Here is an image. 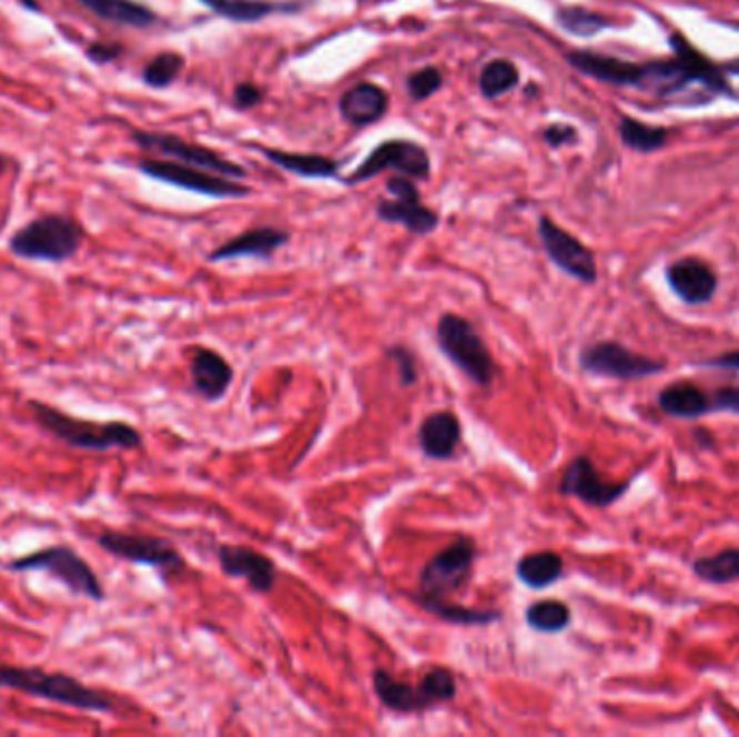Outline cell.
<instances>
[{"mask_svg": "<svg viewBox=\"0 0 739 737\" xmlns=\"http://www.w3.org/2000/svg\"><path fill=\"white\" fill-rule=\"evenodd\" d=\"M29 411L45 435L68 444L70 448L136 451L143 444L141 433L122 420H82L41 401H29Z\"/></svg>", "mask_w": 739, "mask_h": 737, "instance_id": "cell-1", "label": "cell"}, {"mask_svg": "<svg viewBox=\"0 0 739 737\" xmlns=\"http://www.w3.org/2000/svg\"><path fill=\"white\" fill-rule=\"evenodd\" d=\"M0 688L27 697L43 698L89 714H113L118 703L109 695L89 688L68 673H48L40 666L0 664Z\"/></svg>", "mask_w": 739, "mask_h": 737, "instance_id": "cell-2", "label": "cell"}, {"mask_svg": "<svg viewBox=\"0 0 739 737\" xmlns=\"http://www.w3.org/2000/svg\"><path fill=\"white\" fill-rule=\"evenodd\" d=\"M7 572L27 574V572H43L59 579L72 595H81L95 604L107 599V590L100 582L93 567L82 558L81 554L70 545H50L40 552L20 556L2 565Z\"/></svg>", "mask_w": 739, "mask_h": 737, "instance_id": "cell-3", "label": "cell"}, {"mask_svg": "<svg viewBox=\"0 0 739 737\" xmlns=\"http://www.w3.org/2000/svg\"><path fill=\"white\" fill-rule=\"evenodd\" d=\"M82 239L84 232L74 219L45 214L16 232L9 241V251L22 260L59 264L79 253Z\"/></svg>", "mask_w": 739, "mask_h": 737, "instance_id": "cell-4", "label": "cell"}, {"mask_svg": "<svg viewBox=\"0 0 739 737\" xmlns=\"http://www.w3.org/2000/svg\"><path fill=\"white\" fill-rule=\"evenodd\" d=\"M372 686L381 705L396 714L426 711L456 697V682L446 666L431 668L417 686H411L407 682L396 679L392 673L376 668L372 673Z\"/></svg>", "mask_w": 739, "mask_h": 737, "instance_id": "cell-5", "label": "cell"}, {"mask_svg": "<svg viewBox=\"0 0 739 737\" xmlns=\"http://www.w3.org/2000/svg\"><path fill=\"white\" fill-rule=\"evenodd\" d=\"M435 337H437V346L444 351V355L472 383H476L480 387L492 385L495 372H497L492 351L467 319H463L458 314H444L435 329Z\"/></svg>", "mask_w": 739, "mask_h": 737, "instance_id": "cell-6", "label": "cell"}, {"mask_svg": "<svg viewBox=\"0 0 739 737\" xmlns=\"http://www.w3.org/2000/svg\"><path fill=\"white\" fill-rule=\"evenodd\" d=\"M95 543L102 552L120 561L154 567L164 575L178 574L184 569L182 554L161 536L104 531L95 536Z\"/></svg>", "mask_w": 739, "mask_h": 737, "instance_id": "cell-7", "label": "cell"}, {"mask_svg": "<svg viewBox=\"0 0 739 737\" xmlns=\"http://www.w3.org/2000/svg\"><path fill=\"white\" fill-rule=\"evenodd\" d=\"M476 554V543L469 536H458L422 567L417 595L446 599L469 579Z\"/></svg>", "mask_w": 739, "mask_h": 737, "instance_id": "cell-8", "label": "cell"}, {"mask_svg": "<svg viewBox=\"0 0 739 737\" xmlns=\"http://www.w3.org/2000/svg\"><path fill=\"white\" fill-rule=\"evenodd\" d=\"M579 368L595 376L638 381L666 370V364L649 355L636 353L618 342H595L579 351Z\"/></svg>", "mask_w": 739, "mask_h": 737, "instance_id": "cell-9", "label": "cell"}, {"mask_svg": "<svg viewBox=\"0 0 739 737\" xmlns=\"http://www.w3.org/2000/svg\"><path fill=\"white\" fill-rule=\"evenodd\" d=\"M139 169L154 178L161 180L164 184H173L200 195H210V198H245L251 193V189L236 182L234 178L227 180L225 175H210L204 169L191 166V164L173 163V161H143Z\"/></svg>", "mask_w": 739, "mask_h": 737, "instance_id": "cell-10", "label": "cell"}, {"mask_svg": "<svg viewBox=\"0 0 739 737\" xmlns=\"http://www.w3.org/2000/svg\"><path fill=\"white\" fill-rule=\"evenodd\" d=\"M385 169H394L401 175L424 180L431 173V159L419 143L409 139H392L370 152L368 159L346 178V184H362Z\"/></svg>", "mask_w": 739, "mask_h": 737, "instance_id": "cell-11", "label": "cell"}, {"mask_svg": "<svg viewBox=\"0 0 739 737\" xmlns=\"http://www.w3.org/2000/svg\"><path fill=\"white\" fill-rule=\"evenodd\" d=\"M538 236L547 258L567 275H571L581 284L597 282V262L595 255L574 234L563 230L549 216L538 219Z\"/></svg>", "mask_w": 739, "mask_h": 737, "instance_id": "cell-12", "label": "cell"}, {"mask_svg": "<svg viewBox=\"0 0 739 737\" xmlns=\"http://www.w3.org/2000/svg\"><path fill=\"white\" fill-rule=\"evenodd\" d=\"M134 141L143 150H150V152L163 154V157H169V159H175L178 163L191 164V166L212 171L216 175H227V178H234V180L245 178V169L243 166L223 159L221 154H216V152H212L207 148L186 143L184 139L173 137V134L136 130L134 132Z\"/></svg>", "mask_w": 739, "mask_h": 737, "instance_id": "cell-13", "label": "cell"}, {"mask_svg": "<svg viewBox=\"0 0 739 737\" xmlns=\"http://www.w3.org/2000/svg\"><path fill=\"white\" fill-rule=\"evenodd\" d=\"M631 481L625 483H608L601 478L597 467L588 456H575L567 465L558 492L567 497H577L595 508H606L618 502L625 493L629 492Z\"/></svg>", "mask_w": 739, "mask_h": 737, "instance_id": "cell-14", "label": "cell"}, {"mask_svg": "<svg viewBox=\"0 0 739 737\" xmlns=\"http://www.w3.org/2000/svg\"><path fill=\"white\" fill-rule=\"evenodd\" d=\"M216 558H219L223 574L227 577H243L251 586V590H255V593L273 590L277 567L269 556L255 552L253 547L221 545L216 549Z\"/></svg>", "mask_w": 739, "mask_h": 737, "instance_id": "cell-15", "label": "cell"}, {"mask_svg": "<svg viewBox=\"0 0 739 737\" xmlns=\"http://www.w3.org/2000/svg\"><path fill=\"white\" fill-rule=\"evenodd\" d=\"M666 282L686 305H707L718 290V275L698 258H681L668 264Z\"/></svg>", "mask_w": 739, "mask_h": 737, "instance_id": "cell-16", "label": "cell"}, {"mask_svg": "<svg viewBox=\"0 0 739 737\" xmlns=\"http://www.w3.org/2000/svg\"><path fill=\"white\" fill-rule=\"evenodd\" d=\"M567 61L581 74H586L595 81L616 84V87H636L638 89L640 77H642V63L622 61V59L597 54L590 50H574L567 54Z\"/></svg>", "mask_w": 739, "mask_h": 737, "instance_id": "cell-17", "label": "cell"}, {"mask_svg": "<svg viewBox=\"0 0 739 737\" xmlns=\"http://www.w3.org/2000/svg\"><path fill=\"white\" fill-rule=\"evenodd\" d=\"M463 428L460 420L452 411H435L428 417L422 420L417 428V444L419 451L428 458L446 461L454 456V452L460 444Z\"/></svg>", "mask_w": 739, "mask_h": 737, "instance_id": "cell-18", "label": "cell"}, {"mask_svg": "<svg viewBox=\"0 0 739 737\" xmlns=\"http://www.w3.org/2000/svg\"><path fill=\"white\" fill-rule=\"evenodd\" d=\"M232 366L210 349H198L191 360L193 390L205 401H221L232 385Z\"/></svg>", "mask_w": 739, "mask_h": 737, "instance_id": "cell-19", "label": "cell"}, {"mask_svg": "<svg viewBox=\"0 0 739 737\" xmlns=\"http://www.w3.org/2000/svg\"><path fill=\"white\" fill-rule=\"evenodd\" d=\"M287 243V232L277 228H255L243 232L241 236L227 241L225 245L214 249L207 260L210 262H223L234 258H271L280 246Z\"/></svg>", "mask_w": 739, "mask_h": 737, "instance_id": "cell-20", "label": "cell"}, {"mask_svg": "<svg viewBox=\"0 0 739 737\" xmlns=\"http://www.w3.org/2000/svg\"><path fill=\"white\" fill-rule=\"evenodd\" d=\"M340 113L353 125H370L387 113V93L372 82H360L340 98Z\"/></svg>", "mask_w": 739, "mask_h": 737, "instance_id": "cell-21", "label": "cell"}, {"mask_svg": "<svg viewBox=\"0 0 739 737\" xmlns=\"http://www.w3.org/2000/svg\"><path fill=\"white\" fill-rule=\"evenodd\" d=\"M657 407L661 413L677 420H698L711 413V396H707L698 385L681 381L666 385L657 396Z\"/></svg>", "mask_w": 739, "mask_h": 737, "instance_id": "cell-22", "label": "cell"}, {"mask_svg": "<svg viewBox=\"0 0 739 737\" xmlns=\"http://www.w3.org/2000/svg\"><path fill=\"white\" fill-rule=\"evenodd\" d=\"M376 214L381 221L398 223L417 236H426L439 228V214L419 204V200H383L376 205Z\"/></svg>", "mask_w": 739, "mask_h": 737, "instance_id": "cell-23", "label": "cell"}, {"mask_svg": "<svg viewBox=\"0 0 739 737\" xmlns=\"http://www.w3.org/2000/svg\"><path fill=\"white\" fill-rule=\"evenodd\" d=\"M93 16L132 29H148L156 24V13L134 0H79Z\"/></svg>", "mask_w": 739, "mask_h": 737, "instance_id": "cell-24", "label": "cell"}, {"mask_svg": "<svg viewBox=\"0 0 739 737\" xmlns=\"http://www.w3.org/2000/svg\"><path fill=\"white\" fill-rule=\"evenodd\" d=\"M515 574L528 588H549L565 575V563L556 552H534L519 558Z\"/></svg>", "mask_w": 739, "mask_h": 737, "instance_id": "cell-25", "label": "cell"}, {"mask_svg": "<svg viewBox=\"0 0 739 737\" xmlns=\"http://www.w3.org/2000/svg\"><path fill=\"white\" fill-rule=\"evenodd\" d=\"M262 154L271 163L286 169L294 175H301V178H335L340 171V163L331 161L327 157H318V154H296V152L271 150V148H262Z\"/></svg>", "mask_w": 739, "mask_h": 737, "instance_id": "cell-26", "label": "cell"}, {"mask_svg": "<svg viewBox=\"0 0 739 737\" xmlns=\"http://www.w3.org/2000/svg\"><path fill=\"white\" fill-rule=\"evenodd\" d=\"M214 13L234 20V22H257L273 13L296 11L298 4L264 2V0H202Z\"/></svg>", "mask_w": 739, "mask_h": 737, "instance_id": "cell-27", "label": "cell"}, {"mask_svg": "<svg viewBox=\"0 0 739 737\" xmlns=\"http://www.w3.org/2000/svg\"><path fill=\"white\" fill-rule=\"evenodd\" d=\"M415 602L433 616L452 623V625H489L502 618V613L497 610H476V608H465L456 606L448 599H437V597H419L415 595Z\"/></svg>", "mask_w": 739, "mask_h": 737, "instance_id": "cell-28", "label": "cell"}, {"mask_svg": "<svg viewBox=\"0 0 739 737\" xmlns=\"http://www.w3.org/2000/svg\"><path fill=\"white\" fill-rule=\"evenodd\" d=\"M692 572L709 584L739 582V549L729 547L713 556H702L692 563Z\"/></svg>", "mask_w": 739, "mask_h": 737, "instance_id": "cell-29", "label": "cell"}, {"mask_svg": "<svg viewBox=\"0 0 739 737\" xmlns=\"http://www.w3.org/2000/svg\"><path fill=\"white\" fill-rule=\"evenodd\" d=\"M526 623L540 634H560L571 625V610L560 599L534 602L526 610Z\"/></svg>", "mask_w": 739, "mask_h": 737, "instance_id": "cell-30", "label": "cell"}, {"mask_svg": "<svg viewBox=\"0 0 739 737\" xmlns=\"http://www.w3.org/2000/svg\"><path fill=\"white\" fill-rule=\"evenodd\" d=\"M620 139L629 150H636L640 154H651L656 150H661L668 141V132L664 128L649 125V123L634 120V118H622L618 125Z\"/></svg>", "mask_w": 739, "mask_h": 737, "instance_id": "cell-31", "label": "cell"}, {"mask_svg": "<svg viewBox=\"0 0 739 737\" xmlns=\"http://www.w3.org/2000/svg\"><path fill=\"white\" fill-rule=\"evenodd\" d=\"M556 22L567 33L577 36V38H593L613 27V22L606 16L595 13L586 7H560L556 11Z\"/></svg>", "mask_w": 739, "mask_h": 737, "instance_id": "cell-32", "label": "cell"}, {"mask_svg": "<svg viewBox=\"0 0 739 737\" xmlns=\"http://www.w3.org/2000/svg\"><path fill=\"white\" fill-rule=\"evenodd\" d=\"M519 84V70L506 59H495L480 72V89L487 98H499Z\"/></svg>", "mask_w": 739, "mask_h": 737, "instance_id": "cell-33", "label": "cell"}, {"mask_svg": "<svg viewBox=\"0 0 739 737\" xmlns=\"http://www.w3.org/2000/svg\"><path fill=\"white\" fill-rule=\"evenodd\" d=\"M182 68H184V59L178 52H161L145 65L143 81L154 89H164L180 77Z\"/></svg>", "mask_w": 739, "mask_h": 737, "instance_id": "cell-34", "label": "cell"}, {"mask_svg": "<svg viewBox=\"0 0 739 737\" xmlns=\"http://www.w3.org/2000/svg\"><path fill=\"white\" fill-rule=\"evenodd\" d=\"M444 84V74L439 68H422L407 79V91L413 100H426L435 95Z\"/></svg>", "mask_w": 739, "mask_h": 737, "instance_id": "cell-35", "label": "cell"}, {"mask_svg": "<svg viewBox=\"0 0 739 737\" xmlns=\"http://www.w3.org/2000/svg\"><path fill=\"white\" fill-rule=\"evenodd\" d=\"M387 357L398 366V376H401V383L405 387H409L417 381V364H415V357H413V353L407 346H401V344L389 346Z\"/></svg>", "mask_w": 739, "mask_h": 737, "instance_id": "cell-36", "label": "cell"}, {"mask_svg": "<svg viewBox=\"0 0 739 737\" xmlns=\"http://www.w3.org/2000/svg\"><path fill=\"white\" fill-rule=\"evenodd\" d=\"M543 139L551 145V148H563V145H574L577 141V130L569 123H551L549 128H545Z\"/></svg>", "mask_w": 739, "mask_h": 737, "instance_id": "cell-37", "label": "cell"}, {"mask_svg": "<svg viewBox=\"0 0 739 737\" xmlns=\"http://www.w3.org/2000/svg\"><path fill=\"white\" fill-rule=\"evenodd\" d=\"M711 410L739 415V385H727L716 390L711 396Z\"/></svg>", "mask_w": 739, "mask_h": 737, "instance_id": "cell-38", "label": "cell"}, {"mask_svg": "<svg viewBox=\"0 0 739 737\" xmlns=\"http://www.w3.org/2000/svg\"><path fill=\"white\" fill-rule=\"evenodd\" d=\"M387 191L396 200H419V193L407 175H396V178L387 180Z\"/></svg>", "mask_w": 739, "mask_h": 737, "instance_id": "cell-39", "label": "cell"}, {"mask_svg": "<svg viewBox=\"0 0 739 737\" xmlns=\"http://www.w3.org/2000/svg\"><path fill=\"white\" fill-rule=\"evenodd\" d=\"M260 100H262V91H260L255 84H251V82L239 84L236 91H234V102H236V107H241V109H251V107H255Z\"/></svg>", "mask_w": 739, "mask_h": 737, "instance_id": "cell-40", "label": "cell"}, {"mask_svg": "<svg viewBox=\"0 0 739 737\" xmlns=\"http://www.w3.org/2000/svg\"><path fill=\"white\" fill-rule=\"evenodd\" d=\"M698 366H702V368L733 370V372H739V349H736V351H729V353H722V355H716V357L705 360V362H698Z\"/></svg>", "mask_w": 739, "mask_h": 737, "instance_id": "cell-41", "label": "cell"}, {"mask_svg": "<svg viewBox=\"0 0 739 737\" xmlns=\"http://www.w3.org/2000/svg\"><path fill=\"white\" fill-rule=\"evenodd\" d=\"M120 52H122V48L120 46H109V43H93L91 48H89V59H93L95 63H109V61H113V59H118L120 57Z\"/></svg>", "mask_w": 739, "mask_h": 737, "instance_id": "cell-42", "label": "cell"}, {"mask_svg": "<svg viewBox=\"0 0 739 737\" xmlns=\"http://www.w3.org/2000/svg\"><path fill=\"white\" fill-rule=\"evenodd\" d=\"M722 70H725V74H739V57L738 59L727 61V63L722 65Z\"/></svg>", "mask_w": 739, "mask_h": 737, "instance_id": "cell-43", "label": "cell"}, {"mask_svg": "<svg viewBox=\"0 0 739 737\" xmlns=\"http://www.w3.org/2000/svg\"><path fill=\"white\" fill-rule=\"evenodd\" d=\"M27 9H33V11H40V4H38V0H20Z\"/></svg>", "mask_w": 739, "mask_h": 737, "instance_id": "cell-44", "label": "cell"}, {"mask_svg": "<svg viewBox=\"0 0 739 737\" xmlns=\"http://www.w3.org/2000/svg\"><path fill=\"white\" fill-rule=\"evenodd\" d=\"M4 166H7V161H4V157H0V173L4 171Z\"/></svg>", "mask_w": 739, "mask_h": 737, "instance_id": "cell-45", "label": "cell"}]
</instances>
